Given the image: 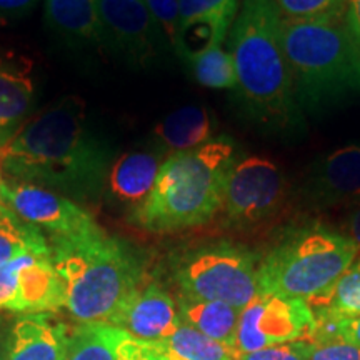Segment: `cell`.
Segmentation results:
<instances>
[{"label":"cell","instance_id":"cell-29","mask_svg":"<svg viewBox=\"0 0 360 360\" xmlns=\"http://www.w3.org/2000/svg\"><path fill=\"white\" fill-rule=\"evenodd\" d=\"M309 342L297 340L289 344L272 345L255 352L240 354L237 360H309Z\"/></svg>","mask_w":360,"mask_h":360},{"label":"cell","instance_id":"cell-12","mask_svg":"<svg viewBox=\"0 0 360 360\" xmlns=\"http://www.w3.org/2000/svg\"><path fill=\"white\" fill-rule=\"evenodd\" d=\"M107 323L135 339L154 342L174 334L182 322L172 295L160 283L150 282L132 292Z\"/></svg>","mask_w":360,"mask_h":360},{"label":"cell","instance_id":"cell-13","mask_svg":"<svg viewBox=\"0 0 360 360\" xmlns=\"http://www.w3.org/2000/svg\"><path fill=\"white\" fill-rule=\"evenodd\" d=\"M238 0H179L180 27L175 51L188 62L219 47L236 20Z\"/></svg>","mask_w":360,"mask_h":360},{"label":"cell","instance_id":"cell-30","mask_svg":"<svg viewBox=\"0 0 360 360\" xmlns=\"http://www.w3.org/2000/svg\"><path fill=\"white\" fill-rule=\"evenodd\" d=\"M117 360H164L148 347L146 340L135 339L127 332L120 330L115 344Z\"/></svg>","mask_w":360,"mask_h":360},{"label":"cell","instance_id":"cell-9","mask_svg":"<svg viewBox=\"0 0 360 360\" xmlns=\"http://www.w3.org/2000/svg\"><path fill=\"white\" fill-rule=\"evenodd\" d=\"M314 326V310L304 299L259 295L242 310L236 352L240 355L289 342H305Z\"/></svg>","mask_w":360,"mask_h":360},{"label":"cell","instance_id":"cell-27","mask_svg":"<svg viewBox=\"0 0 360 360\" xmlns=\"http://www.w3.org/2000/svg\"><path fill=\"white\" fill-rule=\"evenodd\" d=\"M326 309L342 317L360 315V255L335 283Z\"/></svg>","mask_w":360,"mask_h":360},{"label":"cell","instance_id":"cell-5","mask_svg":"<svg viewBox=\"0 0 360 360\" xmlns=\"http://www.w3.org/2000/svg\"><path fill=\"white\" fill-rule=\"evenodd\" d=\"M278 37L300 109H321L360 94V57L344 17L330 20L278 19Z\"/></svg>","mask_w":360,"mask_h":360},{"label":"cell","instance_id":"cell-22","mask_svg":"<svg viewBox=\"0 0 360 360\" xmlns=\"http://www.w3.org/2000/svg\"><path fill=\"white\" fill-rule=\"evenodd\" d=\"M147 344L164 360H237L238 357L236 349L200 334L186 323H180L177 330L165 339Z\"/></svg>","mask_w":360,"mask_h":360},{"label":"cell","instance_id":"cell-16","mask_svg":"<svg viewBox=\"0 0 360 360\" xmlns=\"http://www.w3.org/2000/svg\"><path fill=\"white\" fill-rule=\"evenodd\" d=\"M34 98L30 62L13 52H0V147L29 120Z\"/></svg>","mask_w":360,"mask_h":360},{"label":"cell","instance_id":"cell-6","mask_svg":"<svg viewBox=\"0 0 360 360\" xmlns=\"http://www.w3.org/2000/svg\"><path fill=\"white\" fill-rule=\"evenodd\" d=\"M359 255L349 236L307 225L287 233L259 262L260 295L304 299L312 309L326 307L335 283Z\"/></svg>","mask_w":360,"mask_h":360},{"label":"cell","instance_id":"cell-25","mask_svg":"<svg viewBox=\"0 0 360 360\" xmlns=\"http://www.w3.org/2000/svg\"><path fill=\"white\" fill-rule=\"evenodd\" d=\"M193 77L207 89L224 90L237 89V72L231 52H225L222 45L212 47L188 60Z\"/></svg>","mask_w":360,"mask_h":360},{"label":"cell","instance_id":"cell-26","mask_svg":"<svg viewBox=\"0 0 360 360\" xmlns=\"http://www.w3.org/2000/svg\"><path fill=\"white\" fill-rule=\"evenodd\" d=\"M347 0H274L287 20H330L344 17Z\"/></svg>","mask_w":360,"mask_h":360},{"label":"cell","instance_id":"cell-21","mask_svg":"<svg viewBox=\"0 0 360 360\" xmlns=\"http://www.w3.org/2000/svg\"><path fill=\"white\" fill-rule=\"evenodd\" d=\"M214 122L205 107L187 105L174 110L155 125L154 135L170 152L192 150L212 141Z\"/></svg>","mask_w":360,"mask_h":360},{"label":"cell","instance_id":"cell-31","mask_svg":"<svg viewBox=\"0 0 360 360\" xmlns=\"http://www.w3.org/2000/svg\"><path fill=\"white\" fill-rule=\"evenodd\" d=\"M309 360H360V347L345 344V342L310 344Z\"/></svg>","mask_w":360,"mask_h":360},{"label":"cell","instance_id":"cell-2","mask_svg":"<svg viewBox=\"0 0 360 360\" xmlns=\"http://www.w3.org/2000/svg\"><path fill=\"white\" fill-rule=\"evenodd\" d=\"M274 0H244L233 20L231 53L237 92L255 122L274 130L295 129L300 120L294 82L278 37Z\"/></svg>","mask_w":360,"mask_h":360},{"label":"cell","instance_id":"cell-11","mask_svg":"<svg viewBox=\"0 0 360 360\" xmlns=\"http://www.w3.org/2000/svg\"><path fill=\"white\" fill-rule=\"evenodd\" d=\"M105 44L134 64L146 65L159 53L165 40L148 12L146 0H96Z\"/></svg>","mask_w":360,"mask_h":360},{"label":"cell","instance_id":"cell-24","mask_svg":"<svg viewBox=\"0 0 360 360\" xmlns=\"http://www.w3.org/2000/svg\"><path fill=\"white\" fill-rule=\"evenodd\" d=\"M119 332L105 322H80L69 330L64 360H117Z\"/></svg>","mask_w":360,"mask_h":360},{"label":"cell","instance_id":"cell-15","mask_svg":"<svg viewBox=\"0 0 360 360\" xmlns=\"http://www.w3.org/2000/svg\"><path fill=\"white\" fill-rule=\"evenodd\" d=\"M65 307V289L51 255L24 254L19 257L13 314H52Z\"/></svg>","mask_w":360,"mask_h":360},{"label":"cell","instance_id":"cell-17","mask_svg":"<svg viewBox=\"0 0 360 360\" xmlns=\"http://www.w3.org/2000/svg\"><path fill=\"white\" fill-rule=\"evenodd\" d=\"M69 327L49 314H27L7 335L6 360H64Z\"/></svg>","mask_w":360,"mask_h":360},{"label":"cell","instance_id":"cell-1","mask_svg":"<svg viewBox=\"0 0 360 360\" xmlns=\"http://www.w3.org/2000/svg\"><path fill=\"white\" fill-rule=\"evenodd\" d=\"M112 157L85 122L79 97H65L29 119L0 147V170L12 180L64 193L70 200H94L105 188Z\"/></svg>","mask_w":360,"mask_h":360},{"label":"cell","instance_id":"cell-8","mask_svg":"<svg viewBox=\"0 0 360 360\" xmlns=\"http://www.w3.org/2000/svg\"><path fill=\"white\" fill-rule=\"evenodd\" d=\"M289 180L277 164L250 155L237 160L225 186L222 212L229 225L254 229L281 214Z\"/></svg>","mask_w":360,"mask_h":360},{"label":"cell","instance_id":"cell-23","mask_svg":"<svg viewBox=\"0 0 360 360\" xmlns=\"http://www.w3.org/2000/svg\"><path fill=\"white\" fill-rule=\"evenodd\" d=\"M24 254L51 255V245L40 229L27 224L0 202V265Z\"/></svg>","mask_w":360,"mask_h":360},{"label":"cell","instance_id":"cell-20","mask_svg":"<svg viewBox=\"0 0 360 360\" xmlns=\"http://www.w3.org/2000/svg\"><path fill=\"white\" fill-rule=\"evenodd\" d=\"M177 309L180 322L195 328L210 339L236 349L237 327L242 314L240 309L224 302H215V300L192 299L186 295L179 297Z\"/></svg>","mask_w":360,"mask_h":360},{"label":"cell","instance_id":"cell-37","mask_svg":"<svg viewBox=\"0 0 360 360\" xmlns=\"http://www.w3.org/2000/svg\"><path fill=\"white\" fill-rule=\"evenodd\" d=\"M2 182H4V179H2V174H0V186H2Z\"/></svg>","mask_w":360,"mask_h":360},{"label":"cell","instance_id":"cell-7","mask_svg":"<svg viewBox=\"0 0 360 360\" xmlns=\"http://www.w3.org/2000/svg\"><path fill=\"white\" fill-rule=\"evenodd\" d=\"M259 257L244 245L217 242L180 257L175 282L180 295L215 300L244 310L259 294Z\"/></svg>","mask_w":360,"mask_h":360},{"label":"cell","instance_id":"cell-10","mask_svg":"<svg viewBox=\"0 0 360 360\" xmlns=\"http://www.w3.org/2000/svg\"><path fill=\"white\" fill-rule=\"evenodd\" d=\"M0 200L27 224L47 231L51 238L84 236L98 229L92 215L77 202L34 184L4 180Z\"/></svg>","mask_w":360,"mask_h":360},{"label":"cell","instance_id":"cell-28","mask_svg":"<svg viewBox=\"0 0 360 360\" xmlns=\"http://www.w3.org/2000/svg\"><path fill=\"white\" fill-rule=\"evenodd\" d=\"M146 4L170 47H177L180 27L179 0H146Z\"/></svg>","mask_w":360,"mask_h":360},{"label":"cell","instance_id":"cell-35","mask_svg":"<svg viewBox=\"0 0 360 360\" xmlns=\"http://www.w3.org/2000/svg\"><path fill=\"white\" fill-rule=\"evenodd\" d=\"M349 231H350V238L357 244V247L360 249V207L355 212L350 215L349 220Z\"/></svg>","mask_w":360,"mask_h":360},{"label":"cell","instance_id":"cell-19","mask_svg":"<svg viewBox=\"0 0 360 360\" xmlns=\"http://www.w3.org/2000/svg\"><path fill=\"white\" fill-rule=\"evenodd\" d=\"M45 20L72 42L105 44L96 0H45Z\"/></svg>","mask_w":360,"mask_h":360},{"label":"cell","instance_id":"cell-32","mask_svg":"<svg viewBox=\"0 0 360 360\" xmlns=\"http://www.w3.org/2000/svg\"><path fill=\"white\" fill-rule=\"evenodd\" d=\"M344 22L355 45V51L360 57V0H347L345 2Z\"/></svg>","mask_w":360,"mask_h":360},{"label":"cell","instance_id":"cell-33","mask_svg":"<svg viewBox=\"0 0 360 360\" xmlns=\"http://www.w3.org/2000/svg\"><path fill=\"white\" fill-rule=\"evenodd\" d=\"M337 340L360 347V315H355V317H342L340 315Z\"/></svg>","mask_w":360,"mask_h":360},{"label":"cell","instance_id":"cell-36","mask_svg":"<svg viewBox=\"0 0 360 360\" xmlns=\"http://www.w3.org/2000/svg\"><path fill=\"white\" fill-rule=\"evenodd\" d=\"M7 335L0 330V360H6V352H7Z\"/></svg>","mask_w":360,"mask_h":360},{"label":"cell","instance_id":"cell-38","mask_svg":"<svg viewBox=\"0 0 360 360\" xmlns=\"http://www.w3.org/2000/svg\"><path fill=\"white\" fill-rule=\"evenodd\" d=\"M0 202H2V200H0Z\"/></svg>","mask_w":360,"mask_h":360},{"label":"cell","instance_id":"cell-3","mask_svg":"<svg viewBox=\"0 0 360 360\" xmlns=\"http://www.w3.org/2000/svg\"><path fill=\"white\" fill-rule=\"evenodd\" d=\"M236 162V146L229 137L172 154L162 164L147 199L132 209L130 222L154 233L207 224L222 210L225 186Z\"/></svg>","mask_w":360,"mask_h":360},{"label":"cell","instance_id":"cell-34","mask_svg":"<svg viewBox=\"0 0 360 360\" xmlns=\"http://www.w3.org/2000/svg\"><path fill=\"white\" fill-rule=\"evenodd\" d=\"M37 0H0V17H22L29 13Z\"/></svg>","mask_w":360,"mask_h":360},{"label":"cell","instance_id":"cell-4","mask_svg":"<svg viewBox=\"0 0 360 360\" xmlns=\"http://www.w3.org/2000/svg\"><path fill=\"white\" fill-rule=\"evenodd\" d=\"M51 259L65 289V309L79 322H109L142 285L143 270L124 242L101 227L84 236L52 238Z\"/></svg>","mask_w":360,"mask_h":360},{"label":"cell","instance_id":"cell-14","mask_svg":"<svg viewBox=\"0 0 360 360\" xmlns=\"http://www.w3.org/2000/svg\"><path fill=\"white\" fill-rule=\"evenodd\" d=\"M305 197L315 204L360 199V143H350L315 160L304 182Z\"/></svg>","mask_w":360,"mask_h":360},{"label":"cell","instance_id":"cell-18","mask_svg":"<svg viewBox=\"0 0 360 360\" xmlns=\"http://www.w3.org/2000/svg\"><path fill=\"white\" fill-rule=\"evenodd\" d=\"M162 164V157L155 152H127L112 162L107 174V191L119 202L135 209L154 188Z\"/></svg>","mask_w":360,"mask_h":360}]
</instances>
